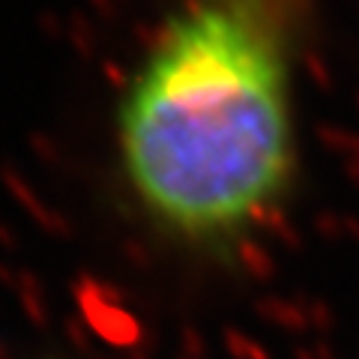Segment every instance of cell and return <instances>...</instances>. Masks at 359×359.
<instances>
[{"instance_id":"1","label":"cell","mask_w":359,"mask_h":359,"mask_svg":"<svg viewBox=\"0 0 359 359\" xmlns=\"http://www.w3.org/2000/svg\"><path fill=\"white\" fill-rule=\"evenodd\" d=\"M306 0H183L117 114L123 177L162 228L224 240L294 174V57Z\"/></svg>"}]
</instances>
